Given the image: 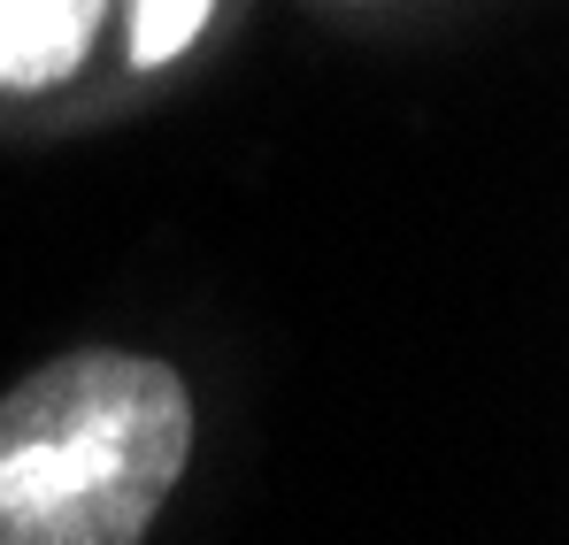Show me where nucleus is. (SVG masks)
<instances>
[{
  "instance_id": "obj_1",
  "label": "nucleus",
  "mask_w": 569,
  "mask_h": 545,
  "mask_svg": "<svg viewBox=\"0 0 569 545\" xmlns=\"http://www.w3.org/2000/svg\"><path fill=\"white\" fill-rule=\"evenodd\" d=\"M192 454L186 376L86 346L0 400V545H139Z\"/></svg>"
},
{
  "instance_id": "obj_3",
  "label": "nucleus",
  "mask_w": 569,
  "mask_h": 545,
  "mask_svg": "<svg viewBox=\"0 0 569 545\" xmlns=\"http://www.w3.org/2000/svg\"><path fill=\"white\" fill-rule=\"evenodd\" d=\"M216 0H131V62L139 70H162L192 47V31L208 23Z\"/></svg>"
},
{
  "instance_id": "obj_2",
  "label": "nucleus",
  "mask_w": 569,
  "mask_h": 545,
  "mask_svg": "<svg viewBox=\"0 0 569 545\" xmlns=\"http://www.w3.org/2000/svg\"><path fill=\"white\" fill-rule=\"evenodd\" d=\"M100 31V0H0V92L62 85Z\"/></svg>"
}]
</instances>
